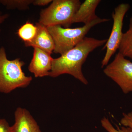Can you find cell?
Here are the masks:
<instances>
[{
  "label": "cell",
  "mask_w": 132,
  "mask_h": 132,
  "mask_svg": "<svg viewBox=\"0 0 132 132\" xmlns=\"http://www.w3.org/2000/svg\"><path fill=\"white\" fill-rule=\"evenodd\" d=\"M52 1V0H33L32 4L35 6H45Z\"/></svg>",
  "instance_id": "obj_17"
},
{
  "label": "cell",
  "mask_w": 132,
  "mask_h": 132,
  "mask_svg": "<svg viewBox=\"0 0 132 132\" xmlns=\"http://www.w3.org/2000/svg\"><path fill=\"white\" fill-rule=\"evenodd\" d=\"M102 127L108 132H132V129L128 127H122L117 129L114 128L107 118L104 117L101 120Z\"/></svg>",
  "instance_id": "obj_14"
},
{
  "label": "cell",
  "mask_w": 132,
  "mask_h": 132,
  "mask_svg": "<svg viewBox=\"0 0 132 132\" xmlns=\"http://www.w3.org/2000/svg\"><path fill=\"white\" fill-rule=\"evenodd\" d=\"M33 2V0H0V3L7 9L24 10L27 9L29 5L32 4Z\"/></svg>",
  "instance_id": "obj_13"
},
{
  "label": "cell",
  "mask_w": 132,
  "mask_h": 132,
  "mask_svg": "<svg viewBox=\"0 0 132 132\" xmlns=\"http://www.w3.org/2000/svg\"><path fill=\"white\" fill-rule=\"evenodd\" d=\"M37 31V28L36 25L29 21L20 28L17 34L19 38L25 43L32 40L35 37Z\"/></svg>",
  "instance_id": "obj_12"
},
{
  "label": "cell",
  "mask_w": 132,
  "mask_h": 132,
  "mask_svg": "<svg viewBox=\"0 0 132 132\" xmlns=\"http://www.w3.org/2000/svg\"><path fill=\"white\" fill-rule=\"evenodd\" d=\"M119 53L132 60V16L130 19L128 29L123 34Z\"/></svg>",
  "instance_id": "obj_11"
},
{
  "label": "cell",
  "mask_w": 132,
  "mask_h": 132,
  "mask_svg": "<svg viewBox=\"0 0 132 132\" xmlns=\"http://www.w3.org/2000/svg\"><path fill=\"white\" fill-rule=\"evenodd\" d=\"M14 118L15 123L12 126L13 132H42L37 122L26 109L16 108Z\"/></svg>",
  "instance_id": "obj_8"
},
{
  "label": "cell",
  "mask_w": 132,
  "mask_h": 132,
  "mask_svg": "<svg viewBox=\"0 0 132 132\" xmlns=\"http://www.w3.org/2000/svg\"><path fill=\"white\" fill-rule=\"evenodd\" d=\"M131 112L132 113V111H131Z\"/></svg>",
  "instance_id": "obj_19"
},
{
  "label": "cell",
  "mask_w": 132,
  "mask_h": 132,
  "mask_svg": "<svg viewBox=\"0 0 132 132\" xmlns=\"http://www.w3.org/2000/svg\"><path fill=\"white\" fill-rule=\"evenodd\" d=\"M109 20V19L98 17L89 24L80 27L71 28L60 26L47 27L54 41L53 52L62 55L81 42L93 27Z\"/></svg>",
  "instance_id": "obj_3"
},
{
  "label": "cell",
  "mask_w": 132,
  "mask_h": 132,
  "mask_svg": "<svg viewBox=\"0 0 132 132\" xmlns=\"http://www.w3.org/2000/svg\"><path fill=\"white\" fill-rule=\"evenodd\" d=\"M9 16V15L7 14L2 13L0 12V25L3 23ZM1 31V30H0Z\"/></svg>",
  "instance_id": "obj_18"
},
{
  "label": "cell",
  "mask_w": 132,
  "mask_h": 132,
  "mask_svg": "<svg viewBox=\"0 0 132 132\" xmlns=\"http://www.w3.org/2000/svg\"><path fill=\"white\" fill-rule=\"evenodd\" d=\"M100 0H86L76 12L72 20V24L84 23L85 25L90 23L98 17L95 14V10Z\"/></svg>",
  "instance_id": "obj_10"
},
{
  "label": "cell",
  "mask_w": 132,
  "mask_h": 132,
  "mask_svg": "<svg viewBox=\"0 0 132 132\" xmlns=\"http://www.w3.org/2000/svg\"><path fill=\"white\" fill-rule=\"evenodd\" d=\"M125 94L132 92V62L118 52L103 71Z\"/></svg>",
  "instance_id": "obj_5"
},
{
  "label": "cell",
  "mask_w": 132,
  "mask_h": 132,
  "mask_svg": "<svg viewBox=\"0 0 132 132\" xmlns=\"http://www.w3.org/2000/svg\"><path fill=\"white\" fill-rule=\"evenodd\" d=\"M81 4L79 0H54L48 7L41 10L38 22L46 27L68 28Z\"/></svg>",
  "instance_id": "obj_4"
},
{
  "label": "cell",
  "mask_w": 132,
  "mask_h": 132,
  "mask_svg": "<svg viewBox=\"0 0 132 132\" xmlns=\"http://www.w3.org/2000/svg\"><path fill=\"white\" fill-rule=\"evenodd\" d=\"M37 31L35 37L29 42L25 43L26 47H37L51 54L54 49V41L46 26L37 22Z\"/></svg>",
  "instance_id": "obj_9"
},
{
  "label": "cell",
  "mask_w": 132,
  "mask_h": 132,
  "mask_svg": "<svg viewBox=\"0 0 132 132\" xmlns=\"http://www.w3.org/2000/svg\"><path fill=\"white\" fill-rule=\"evenodd\" d=\"M107 41L85 37L73 48L59 58L53 59L49 76L55 78L67 74L84 85H88V81L82 73V65L90 53L105 44Z\"/></svg>",
  "instance_id": "obj_1"
},
{
  "label": "cell",
  "mask_w": 132,
  "mask_h": 132,
  "mask_svg": "<svg viewBox=\"0 0 132 132\" xmlns=\"http://www.w3.org/2000/svg\"><path fill=\"white\" fill-rule=\"evenodd\" d=\"M130 7L129 4L121 3L115 8L112 14L113 25L109 38L103 48L106 49V52L101 62L102 68L108 65L111 57L119 49L123 34L124 17Z\"/></svg>",
  "instance_id": "obj_6"
},
{
  "label": "cell",
  "mask_w": 132,
  "mask_h": 132,
  "mask_svg": "<svg viewBox=\"0 0 132 132\" xmlns=\"http://www.w3.org/2000/svg\"><path fill=\"white\" fill-rule=\"evenodd\" d=\"M0 132H13L12 126L5 119H0Z\"/></svg>",
  "instance_id": "obj_16"
},
{
  "label": "cell",
  "mask_w": 132,
  "mask_h": 132,
  "mask_svg": "<svg viewBox=\"0 0 132 132\" xmlns=\"http://www.w3.org/2000/svg\"><path fill=\"white\" fill-rule=\"evenodd\" d=\"M32 59L28 70L36 78L49 76L53 59L51 54L37 47H34Z\"/></svg>",
  "instance_id": "obj_7"
},
{
  "label": "cell",
  "mask_w": 132,
  "mask_h": 132,
  "mask_svg": "<svg viewBox=\"0 0 132 132\" xmlns=\"http://www.w3.org/2000/svg\"><path fill=\"white\" fill-rule=\"evenodd\" d=\"M120 123L123 126L132 129V113L131 112L128 113L123 114V117L120 120Z\"/></svg>",
  "instance_id": "obj_15"
},
{
  "label": "cell",
  "mask_w": 132,
  "mask_h": 132,
  "mask_svg": "<svg viewBox=\"0 0 132 132\" xmlns=\"http://www.w3.org/2000/svg\"><path fill=\"white\" fill-rule=\"evenodd\" d=\"M20 59L9 60L5 48L0 47V93H9L19 88L30 85L32 78L27 76L22 71L25 65Z\"/></svg>",
  "instance_id": "obj_2"
}]
</instances>
